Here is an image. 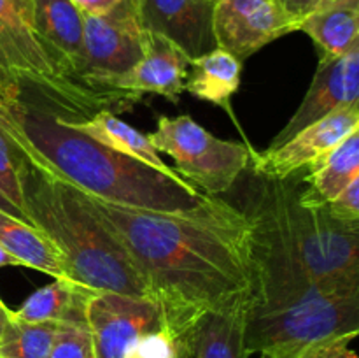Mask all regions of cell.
<instances>
[{
	"mask_svg": "<svg viewBox=\"0 0 359 358\" xmlns=\"http://www.w3.org/2000/svg\"><path fill=\"white\" fill-rule=\"evenodd\" d=\"M77 193L126 249L174 337L200 312L249 297L251 220L245 211L217 197L195 209L160 213Z\"/></svg>",
	"mask_w": 359,
	"mask_h": 358,
	"instance_id": "1",
	"label": "cell"
},
{
	"mask_svg": "<svg viewBox=\"0 0 359 358\" xmlns=\"http://www.w3.org/2000/svg\"><path fill=\"white\" fill-rule=\"evenodd\" d=\"M263 179L251 213V291L245 309L248 354L283 358L333 339H356L359 295L325 293L309 277L287 213L291 179Z\"/></svg>",
	"mask_w": 359,
	"mask_h": 358,
	"instance_id": "2",
	"label": "cell"
},
{
	"mask_svg": "<svg viewBox=\"0 0 359 358\" xmlns=\"http://www.w3.org/2000/svg\"><path fill=\"white\" fill-rule=\"evenodd\" d=\"M0 125L30 164L70 188L114 206L182 213L205 202L181 175H168L111 150L46 109L0 97Z\"/></svg>",
	"mask_w": 359,
	"mask_h": 358,
	"instance_id": "3",
	"label": "cell"
},
{
	"mask_svg": "<svg viewBox=\"0 0 359 358\" xmlns=\"http://www.w3.org/2000/svg\"><path fill=\"white\" fill-rule=\"evenodd\" d=\"M23 207L30 223L56 246L67 279L81 293L116 291L153 298L126 249L83 197L30 161L23 172Z\"/></svg>",
	"mask_w": 359,
	"mask_h": 358,
	"instance_id": "4",
	"label": "cell"
},
{
	"mask_svg": "<svg viewBox=\"0 0 359 358\" xmlns=\"http://www.w3.org/2000/svg\"><path fill=\"white\" fill-rule=\"evenodd\" d=\"M287 213L298 255L312 283L325 293L359 295V221L339 220L323 204L302 202L293 179Z\"/></svg>",
	"mask_w": 359,
	"mask_h": 358,
	"instance_id": "5",
	"label": "cell"
},
{
	"mask_svg": "<svg viewBox=\"0 0 359 358\" xmlns=\"http://www.w3.org/2000/svg\"><path fill=\"white\" fill-rule=\"evenodd\" d=\"M147 139L158 153L174 160V171L184 181L216 197L226 193L252 164L256 151L233 140H223L195 121L191 116H161Z\"/></svg>",
	"mask_w": 359,
	"mask_h": 358,
	"instance_id": "6",
	"label": "cell"
},
{
	"mask_svg": "<svg viewBox=\"0 0 359 358\" xmlns=\"http://www.w3.org/2000/svg\"><path fill=\"white\" fill-rule=\"evenodd\" d=\"M146 28L139 0H119L111 11L84 16L83 56L77 79L95 90H119L144 55Z\"/></svg>",
	"mask_w": 359,
	"mask_h": 358,
	"instance_id": "7",
	"label": "cell"
},
{
	"mask_svg": "<svg viewBox=\"0 0 359 358\" xmlns=\"http://www.w3.org/2000/svg\"><path fill=\"white\" fill-rule=\"evenodd\" d=\"M86 325L97 358H125L139 339L168 329L154 298L98 291L86 300Z\"/></svg>",
	"mask_w": 359,
	"mask_h": 358,
	"instance_id": "8",
	"label": "cell"
},
{
	"mask_svg": "<svg viewBox=\"0 0 359 358\" xmlns=\"http://www.w3.org/2000/svg\"><path fill=\"white\" fill-rule=\"evenodd\" d=\"M212 32L216 48L244 62L298 25L279 0H217Z\"/></svg>",
	"mask_w": 359,
	"mask_h": 358,
	"instance_id": "9",
	"label": "cell"
},
{
	"mask_svg": "<svg viewBox=\"0 0 359 358\" xmlns=\"http://www.w3.org/2000/svg\"><path fill=\"white\" fill-rule=\"evenodd\" d=\"M359 130V105L340 109L305 126L276 150L255 153L251 167L265 179L284 181L314 165L319 158Z\"/></svg>",
	"mask_w": 359,
	"mask_h": 358,
	"instance_id": "10",
	"label": "cell"
},
{
	"mask_svg": "<svg viewBox=\"0 0 359 358\" xmlns=\"http://www.w3.org/2000/svg\"><path fill=\"white\" fill-rule=\"evenodd\" d=\"M353 105H359V44L339 58L319 62L304 100L266 150H276L305 126Z\"/></svg>",
	"mask_w": 359,
	"mask_h": 358,
	"instance_id": "11",
	"label": "cell"
},
{
	"mask_svg": "<svg viewBox=\"0 0 359 358\" xmlns=\"http://www.w3.org/2000/svg\"><path fill=\"white\" fill-rule=\"evenodd\" d=\"M214 7L216 0H139L144 28L167 37L191 60L216 49Z\"/></svg>",
	"mask_w": 359,
	"mask_h": 358,
	"instance_id": "12",
	"label": "cell"
},
{
	"mask_svg": "<svg viewBox=\"0 0 359 358\" xmlns=\"http://www.w3.org/2000/svg\"><path fill=\"white\" fill-rule=\"evenodd\" d=\"M28 27L56 70L81 83L84 14L70 0H32Z\"/></svg>",
	"mask_w": 359,
	"mask_h": 358,
	"instance_id": "13",
	"label": "cell"
},
{
	"mask_svg": "<svg viewBox=\"0 0 359 358\" xmlns=\"http://www.w3.org/2000/svg\"><path fill=\"white\" fill-rule=\"evenodd\" d=\"M248 298L196 314L175 336L184 358H248L244 343Z\"/></svg>",
	"mask_w": 359,
	"mask_h": 358,
	"instance_id": "14",
	"label": "cell"
},
{
	"mask_svg": "<svg viewBox=\"0 0 359 358\" xmlns=\"http://www.w3.org/2000/svg\"><path fill=\"white\" fill-rule=\"evenodd\" d=\"M191 58L167 37L146 30L144 55L119 90L137 95L154 93L177 104L184 91Z\"/></svg>",
	"mask_w": 359,
	"mask_h": 358,
	"instance_id": "15",
	"label": "cell"
},
{
	"mask_svg": "<svg viewBox=\"0 0 359 358\" xmlns=\"http://www.w3.org/2000/svg\"><path fill=\"white\" fill-rule=\"evenodd\" d=\"M189 67H191V76L186 77L184 90L200 100L210 102L224 109L228 116L237 123V116L231 109V98L241 86L242 62H238L224 49L216 48L198 58H193ZM238 130L242 132L241 126Z\"/></svg>",
	"mask_w": 359,
	"mask_h": 358,
	"instance_id": "16",
	"label": "cell"
},
{
	"mask_svg": "<svg viewBox=\"0 0 359 358\" xmlns=\"http://www.w3.org/2000/svg\"><path fill=\"white\" fill-rule=\"evenodd\" d=\"M359 178V130L307 168V188L298 190L305 204H326Z\"/></svg>",
	"mask_w": 359,
	"mask_h": 358,
	"instance_id": "17",
	"label": "cell"
},
{
	"mask_svg": "<svg viewBox=\"0 0 359 358\" xmlns=\"http://www.w3.org/2000/svg\"><path fill=\"white\" fill-rule=\"evenodd\" d=\"M319 49V62L335 60L359 44V0L333 4L307 16L298 25Z\"/></svg>",
	"mask_w": 359,
	"mask_h": 358,
	"instance_id": "18",
	"label": "cell"
},
{
	"mask_svg": "<svg viewBox=\"0 0 359 358\" xmlns=\"http://www.w3.org/2000/svg\"><path fill=\"white\" fill-rule=\"evenodd\" d=\"M0 248L23 267L41 270L55 279H67L62 255L48 235L34 225L0 209Z\"/></svg>",
	"mask_w": 359,
	"mask_h": 358,
	"instance_id": "19",
	"label": "cell"
},
{
	"mask_svg": "<svg viewBox=\"0 0 359 358\" xmlns=\"http://www.w3.org/2000/svg\"><path fill=\"white\" fill-rule=\"evenodd\" d=\"M74 125L77 130L93 137L111 150L128 154V157L168 175H179L170 165L165 164L163 158L160 157V153L154 150L153 144L147 139V133L133 128L132 125L123 121L112 111H98L91 118L74 121Z\"/></svg>",
	"mask_w": 359,
	"mask_h": 358,
	"instance_id": "20",
	"label": "cell"
},
{
	"mask_svg": "<svg viewBox=\"0 0 359 358\" xmlns=\"http://www.w3.org/2000/svg\"><path fill=\"white\" fill-rule=\"evenodd\" d=\"M88 298L90 297L81 293L69 279H55L35 290L16 311H13V316L32 323H81L86 321L84 307Z\"/></svg>",
	"mask_w": 359,
	"mask_h": 358,
	"instance_id": "21",
	"label": "cell"
},
{
	"mask_svg": "<svg viewBox=\"0 0 359 358\" xmlns=\"http://www.w3.org/2000/svg\"><path fill=\"white\" fill-rule=\"evenodd\" d=\"M60 323L21 321L11 318L0 340V357L4 358H48L55 344Z\"/></svg>",
	"mask_w": 359,
	"mask_h": 358,
	"instance_id": "22",
	"label": "cell"
},
{
	"mask_svg": "<svg viewBox=\"0 0 359 358\" xmlns=\"http://www.w3.org/2000/svg\"><path fill=\"white\" fill-rule=\"evenodd\" d=\"M27 164L25 154L0 125V193L23 214V172Z\"/></svg>",
	"mask_w": 359,
	"mask_h": 358,
	"instance_id": "23",
	"label": "cell"
},
{
	"mask_svg": "<svg viewBox=\"0 0 359 358\" xmlns=\"http://www.w3.org/2000/svg\"><path fill=\"white\" fill-rule=\"evenodd\" d=\"M48 358H97L86 321L60 323Z\"/></svg>",
	"mask_w": 359,
	"mask_h": 358,
	"instance_id": "24",
	"label": "cell"
},
{
	"mask_svg": "<svg viewBox=\"0 0 359 358\" xmlns=\"http://www.w3.org/2000/svg\"><path fill=\"white\" fill-rule=\"evenodd\" d=\"M179 344L168 329L147 333L135 343L125 358H177Z\"/></svg>",
	"mask_w": 359,
	"mask_h": 358,
	"instance_id": "25",
	"label": "cell"
},
{
	"mask_svg": "<svg viewBox=\"0 0 359 358\" xmlns=\"http://www.w3.org/2000/svg\"><path fill=\"white\" fill-rule=\"evenodd\" d=\"M332 216L344 221H359V178L354 179L335 199L323 204Z\"/></svg>",
	"mask_w": 359,
	"mask_h": 358,
	"instance_id": "26",
	"label": "cell"
},
{
	"mask_svg": "<svg viewBox=\"0 0 359 358\" xmlns=\"http://www.w3.org/2000/svg\"><path fill=\"white\" fill-rule=\"evenodd\" d=\"M353 340L354 339L326 340V343L314 344L283 358H358L356 351L351 350Z\"/></svg>",
	"mask_w": 359,
	"mask_h": 358,
	"instance_id": "27",
	"label": "cell"
},
{
	"mask_svg": "<svg viewBox=\"0 0 359 358\" xmlns=\"http://www.w3.org/2000/svg\"><path fill=\"white\" fill-rule=\"evenodd\" d=\"M279 2L283 4L284 11L297 21V25H300L302 20L314 14L316 11H321L333 4L346 2V0H279Z\"/></svg>",
	"mask_w": 359,
	"mask_h": 358,
	"instance_id": "28",
	"label": "cell"
},
{
	"mask_svg": "<svg viewBox=\"0 0 359 358\" xmlns=\"http://www.w3.org/2000/svg\"><path fill=\"white\" fill-rule=\"evenodd\" d=\"M84 16H98L111 11L119 0H70Z\"/></svg>",
	"mask_w": 359,
	"mask_h": 358,
	"instance_id": "29",
	"label": "cell"
},
{
	"mask_svg": "<svg viewBox=\"0 0 359 358\" xmlns=\"http://www.w3.org/2000/svg\"><path fill=\"white\" fill-rule=\"evenodd\" d=\"M0 209H2V211H6V213H9V214H13V216L20 218V220L27 221V223H30V221H28V218L25 216V214L21 213V211L18 209V207L14 206L13 202H9V200H7L6 197L2 195V193H0ZM30 225H32V223H30Z\"/></svg>",
	"mask_w": 359,
	"mask_h": 358,
	"instance_id": "30",
	"label": "cell"
},
{
	"mask_svg": "<svg viewBox=\"0 0 359 358\" xmlns=\"http://www.w3.org/2000/svg\"><path fill=\"white\" fill-rule=\"evenodd\" d=\"M11 318H13V311L4 304V300L0 298V340H2L4 332H6V326L9 325Z\"/></svg>",
	"mask_w": 359,
	"mask_h": 358,
	"instance_id": "31",
	"label": "cell"
},
{
	"mask_svg": "<svg viewBox=\"0 0 359 358\" xmlns=\"http://www.w3.org/2000/svg\"><path fill=\"white\" fill-rule=\"evenodd\" d=\"M11 2L14 4V7L18 9V13L23 16V20L30 21V11H32V0H11Z\"/></svg>",
	"mask_w": 359,
	"mask_h": 358,
	"instance_id": "32",
	"label": "cell"
},
{
	"mask_svg": "<svg viewBox=\"0 0 359 358\" xmlns=\"http://www.w3.org/2000/svg\"><path fill=\"white\" fill-rule=\"evenodd\" d=\"M2 267H23V265H21L20 260L14 258V256L9 255L6 249L0 248V269H2Z\"/></svg>",
	"mask_w": 359,
	"mask_h": 358,
	"instance_id": "33",
	"label": "cell"
},
{
	"mask_svg": "<svg viewBox=\"0 0 359 358\" xmlns=\"http://www.w3.org/2000/svg\"><path fill=\"white\" fill-rule=\"evenodd\" d=\"M179 344V343H177ZM177 358H184L182 357V351H181V347H179V354H177Z\"/></svg>",
	"mask_w": 359,
	"mask_h": 358,
	"instance_id": "34",
	"label": "cell"
},
{
	"mask_svg": "<svg viewBox=\"0 0 359 358\" xmlns=\"http://www.w3.org/2000/svg\"><path fill=\"white\" fill-rule=\"evenodd\" d=\"M0 358H4V357H0Z\"/></svg>",
	"mask_w": 359,
	"mask_h": 358,
	"instance_id": "35",
	"label": "cell"
},
{
	"mask_svg": "<svg viewBox=\"0 0 359 358\" xmlns=\"http://www.w3.org/2000/svg\"><path fill=\"white\" fill-rule=\"evenodd\" d=\"M216 2H217V0H216Z\"/></svg>",
	"mask_w": 359,
	"mask_h": 358,
	"instance_id": "36",
	"label": "cell"
}]
</instances>
